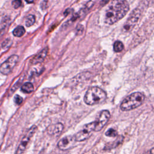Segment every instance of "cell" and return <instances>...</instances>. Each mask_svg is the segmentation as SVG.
Segmentation results:
<instances>
[{"instance_id": "1", "label": "cell", "mask_w": 154, "mask_h": 154, "mask_svg": "<svg viewBox=\"0 0 154 154\" xmlns=\"http://www.w3.org/2000/svg\"><path fill=\"white\" fill-rule=\"evenodd\" d=\"M129 6L126 1H113L106 9L104 22L106 24L112 25L123 18L128 13Z\"/></svg>"}, {"instance_id": "2", "label": "cell", "mask_w": 154, "mask_h": 154, "mask_svg": "<svg viewBox=\"0 0 154 154\" xmlns=\"http://www.w3.org/2000/svg\"><path fill=\"white\" fill-rule=\"evenodd\" d=\"M106 98V93L98 87H92L86 92L84 102L89 105H93L103 102Z\"/></svg>"}, {"instance_id": "3", "label": "cell", "mask_w": 154, "mask_h": 154, "mask_svg": "<svg viewBox=\"0 0 154 154\" xmlns=\"http://www.w3.org/2000/svg\"><path fill=\"white\" fill-rule=\"evenodd\" d=\"M145 96L140 92H135L127 96L122 102L120 109L123 111H129L140 106L144 102Z\"/></svg>"}, {"instance_id": "4", "label": "cell", "mask_w": 154, "mask_h": 154, "mask_svg": "<svg viewBox=\"0 0 154 154\" xmlns=\"http://www.w3.org/2000/svg\"><path fill=\"white\" fill-rule=\"evenodd\" d=\"M37 128L35 125L32 126L25 133L23 138H22L20 144H19L16 153L15 154H23V152L26 150L29 143L31 141V139L35 133Z\"/></svg>"}, {"instance_id": "5", "label": "cell", "mask_w": 154, "mask_h": 154, "mask_svg": "<svg viewBox=\"0 0 154 154\" xmlns=\"http://www.w3.org/2000/svg\"><path fill=\"white\" fill-rule=\"evenodd\" d=\"M19 58V56L14 54L9 57L0 66V72L3 75H8L17 64Z\"/></svg>"}, {"instance_id": "6", "label": "cell", "mask_w": 154, "mask_h": 154, "mask_svg": "<svg viewBox=\"0 0 154 154\" xmlns=\"http://www.w3.org/2000/svg\"><path fill=\"white\" fill-rule=\"evenodd\" d=\"M95 122H92L87 123L82 128V129L78 132L74 136L76 141H82L90 137L93 131H94Z\"/></svg>"}, {"instance_id": "7", "label": "cell", "mask_w": 154, "mask_h": 154, "mask_svg": "<svg viewBox=\"0 0 154 154\" xmlns=\"http://www.w3.org/2000/svg\"><path fill=\"white\" fill-rule=\"evenodd\" d=\"M141 11L138 8H135L131 13L128 20L125 23L123 30L125 32H130L137 23L138 19L140 17Z\"/></svg>"}, {"instance_id": "8", "label": "cell", "mask_w": 154, "mask_h": 154, "mask_svg": "<svg viewBox=\"0 0 154 154\" xmlns=\"http://www.w3.org/2000/svg\"><path fill=\"white\" fill-rule=\"evenodd\" d=\"M110 118V113L108 110H103L99 114L95 122L94 131H100L104 126L107 123Z\"/></svg>"}, {"instance_id": "9", "label": "cell", "mask_w": 154, "mask_h": 154, "mask_svg": "<svg viewBox=\"0 0 154 154\" xmlns=\"http://www.w3.org/2000/svg\"><path fill=\"white\" fill-rule=\"evenodd\" d=\"M75 142H76V140L75 139L74 136L68 135L62 138L58 141L57 144V146L58 149H60V150H66L74 146Z\"/></svg>"}, {"instance_id": "10", "label": "cell", "mask_w": 154, "mask_h": 154, "mask_svg": "<svg viewBox=\"0 0 154 154\" xmlns=\"http://www.w3.org/2000/svg\"><path fill=\"white\" fill-rule=\"evenodd\" d=\"M48 51L49 49L48 48H45V49H42L31 60V64H36L43 62L48 55Z\"/></svg>"}, {"instance_id": "11", "label": "cell", "mask_w": 154, "mask_h": 154, "mask_svg": "<svg viewBox=\"0 0 154 154\" xmlns=\"http://www.w3.org/2000/svg\"><path fill=\"white\" fill-rule=\"evenodd\" d=\"M64 129V126L61 123H56L49 126L48 129V133L53 136H58L61 134Z\"/></svg>"}, {"instance_id": "12", "label": "cell", "mask_w": 154, "mask_h": 154, "mask_svg": "<svg viewBox=\"0 0 154 154\" xmlns=\"http://www.w3.org/2000/svg\"><path fill=\"white\" fill-rule=\"evenodd\" d=\"M123 137L120 136V137L117 138L116 140H114V141L110 142V143H108L105 144L103 150H111L113 148H115L116 147H117L119 145H120L122 142L123 141Z\"/></svg>"}, {"instance_id": "13", "label": "cell", "mask_w": 154, "mask_h": 154, "mask_svg": "<svg viewBox=\"0 0 154 154\" xmlns=\"http://www.w3.org/2000/svg\"><path fill=\"white\" fill-rule=\"evenodd\" d=\"M25 32V29L23 26L19 25L17 26L16 28H14V29L13 31V34L14 36L17 37H20L22 35H24Z\"/></svg>"}, {"instance_id": "14", "label": "cell", "mask_w": 154, "mask_h": 154, "mask_svg": "<svg viewBox=\"0 0 154 154\" xmlns=\"http://www.w3.org/2000/svg\"><path fill=\"white\" fill-rule=\"evenodd\" d=\"M21 90L25 93H30L34 90V86L31 82H26L21 87Z\"/></svg>"}, {"instance_id": "15", "label": "cell", "mask_w": 154, "mask_h": 154, "mask_svg": "<svg viewBox=\"0 0 154 154\" xmlns=\"http://www.w3.org/2000/svg\"><path fill=\"white\" fill-rule=\"evenodd\" d=\"M35 22V17L33 14H29L26 19L25 25L28 27L32 26Z\"/></svg>"}, {"instance_id": "16", "label": "cell", "mask_w": 154, "mask_h": 154, "mask_svg": "<svg viewBox=\"0 0 154 154\" xmlns=\"http://www.w3.org/2000/svg\"><path fill=\"white\" fill-rule=\"evenodd\" d=\"M113 48H114V51L116 52H121L123 49V45L122 42L119 40H117L114 43Z\"/></svg>"}, {"instance_id": "17", "label": "cell", "mask_w": 154, "mask_h": 154, "mask_svg": "<svg viewBox=\"0 0 154 154\" xmlns=\"http://www.w3.org/2000/svg\"><path fill=\"white\" fill-rule=\"evenodd\" d=\"M105 135L109 137H114L117 135V132L114 129L110 128L105 132Z\"/></svg>"}, {"instance_id": "18", "label": "cell", "mask_w": 154, "mask_h": 154, "mask_svg": "<svg viewBox=\"0 0 154 154\" xmlns=\"http://www.w3.org/2000/svg\"><path fill=\"white\" fill-rule=\"evenodd\" d=\"M11 44H12V40L10 38H8L7 39H6L5 41L3 42V43H2V47L4 49H6L9 46H10Z\"/></svg>"}, {"instance_id": "19", "label": "cell", "mask_w": 154, "mask_h": 154, "mask_svg": "<svg viewBox=\"0 0 154 154\" xmlns=\"http://www.w3.org/2000/svg\"><path fill=\"white\" fill-rule=\"evenodd\" d=\"M14 102L16 103V104L20 105L23 102V98L20 96L16 94V95H15V96L14 97Z\"/></svg>"}, {"instance_id": "20", "label": "cell", "mask_w": 154, "mask_h": 154, "mask_svg": "<svg viewBox=\"0 0 154 154\" xmlns=\"http://www.w3.org/2000/svg\"><path fill=\"white\" fill-rule=\"evenodd\" d=\"M22 5V1H19V0H15L12 1V5L13 7V8H14L15 9H17L18 8H19Z\"/></svg>"}, {"instance_id": "21", "label": "cell", "mask_w": 154, "mask_h": 154, "mask_svg": "<svg viewBox=\"0 0 154 154\" xmlns=\"http://www.w3.org/2000/svg\"><path fill=\"white\" fill-rule=\"evenodd\" d=\"M144 154H154V147L146 151Z\"/></svg>"}, {"instance_id": "22", "label": "cell", "mask_w": 154, "mask_h": 154, "mask_svg": "<svg viewBox=\"0 0 154 154\" xmlns=\"http://www.w3.org/2000/svg\"><path fill=\"white\" fill-rule=\"evenodd\" d=\"M27 3H32V2H33V1H26Z\"/></svg>"}]
</instances>
